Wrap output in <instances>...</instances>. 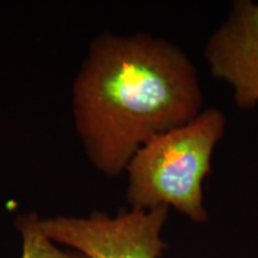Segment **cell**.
<instances>
[{"label":"cell","instance_id":"7a4b0ae2","mask_svg":"<svg viewBox=\"0 0 258 258\" xmlns=\"http://www.w3.org/2000/svg\"><path fill=\"white\" fill-rule=\"evenodd\" d=\"M226 124L224 111L213 106L144 145L125 169V196L132 209L173 208L189 220L205 224L208 212L203 184Z\"/></svg>","mask_w":258,"mask_h":258},{"label":"cell","instance_id":"277c9868","mask_svg":"<svg viewBox=\"0 0 258 258\" xmlns=\"http://www.w3.org/2000/svg\"><path fill=\"white\" fill-rule=\"evenodd\" d=\"M209 73L233 90L241 110L258 106V3L235 0L205 46Z\"/></svg>","mask_w":258,"mask_h":258},{"label":"cell","instance_id":"5b68a950","mask_svg":"<svg viewBox=\"0 0 258 258\" xmlns=\"http://www.w3.org/2000/svg\"><path fill=\"white\" fill-rule=\"evenodd\" d=\"M17 227L22 235L21 258H89L77 251H66L49 239L41 227V219L35 214L21 217Z\"/></svg>","mask_w":258,"mask_h":258},{"label":"cell","instance_id":"3957f363","mask_svg":"<svg viewBox=\"0 0 258 258\" xmlns=\"http://www.w3.org/2000/svg\"><path fill=\"white\" fill-rule=\"evenodd\" d=\"M169 208L132 209L110 217L93 213L86 218L41 219V227L57 245L89 258H160L161 238Z\"/></svg>","mask_w":258,"mask_h":258},{"label":"cell","instance_id":"6da1fadb","mask_svg":"<svg viewBox=\"0 0 258 258\" xmlns=\"http://www.w3.org/2000/svg\"><path fill=\"white\" fill-rule=\"evenodd\" d=\"M77 131L97 170L120 176L159 134L203 110L198 69L184 50L151 34H104L73 89Z\"/></svg>","mask_w":258,"mask_h":258}]
</instances>
